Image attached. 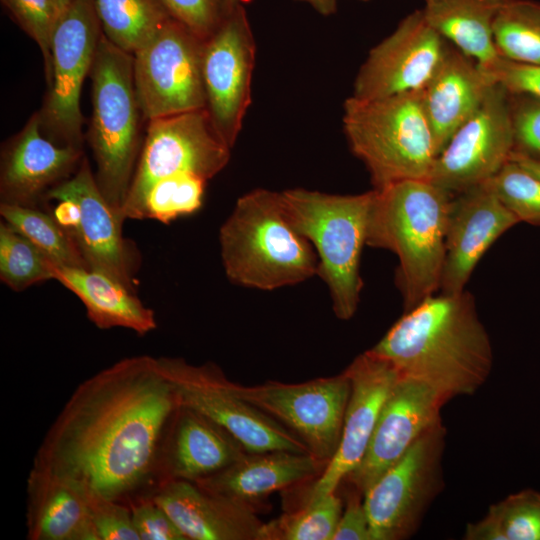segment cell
<instances>
[{
    "label": "cell",
    "instance_id": "obj_24",
    "mask_svg": "<svg viewBox=\"0 0 540 540\" xmlns=\"http://www.w3.org/2000/svg\"><path fill=\"white\" fill-rule=\"evenodd\" d=\"M496 84L487 69L450 44L435 73L420 91L437 155Z\"/></svg>",
    "mask_w": 540,
    "mask_h": 540
},
{
    "label": "cell",
    "instance_id": "obj_12",
    "mask_svg": "<svg viewBox=\"0 0 540 540\" xmlns=\"http://www.w3.org/2000/svg\"><path fill=\"white\" fill-rule=\"evenodd\" d=\"M100 27L94 0H71L55 24L51 89L39 114L47 138L58 145L81 147L80 94L95 59Z\"/></svg>",
    "mask_w": 540,
    "mask_h": 540
},
{
    "label": "cell",
    "instance_id": "obj_1",
    "mask_svg": "<svg viewBox=\"0 0 540 540\" xmlns=\"http://www.w3.org/2000/svg\"><path fill=\"white\" fill-rule=\"evenodd\" d=\"M178 407L158 358H123L75 388L47 430L32 469L130 505L159 484L162 446Z\"/></svg>",
    "mask_w": 540,
    "mask_h": 540
},
{
    "label": "cell",
    "instance_id": "obj_4",
    "mask_svg": "<svg viewBox=\"0 0 540 540\" xmlns=\"http://www.w3.org/2000/svg\"><path fill=\"white\" fill-rule=\"evenodd\" d=\"M219 244L228 279L244 287L274 290L317 274V254L289 222L280 192L241 196L220 228Z\"/></svg>",
    "mask_w": 540,
    "mask_h": 540
},
{
    "label": "cell",
    "instance_id": "obj_6",
    "mask_svg": "<svg viewBox=\"0 0 540 540\" xmlns=\"http://www.w3.org/2000/svg\"><path fill=\"white\" fill-rule=\"evenodd\" d=\"M342 122L350 149L365 164L374 189L430 178L437 151L420 91L373 100L351 96Z\"/></svg>",
    "mask_w": 540,
    "mask_h": 540
},
{
    "label": "cell",
    "instance_id": "obj_31",
    "mask_svg": "<svg viewBox=\"0 0 540 540\" xmlns=\"http://www.w3.org/2000/svg\"><path fill=\"white\" fill-rule=\"evenodd\" d=\"M2 221L37 246L56 266L88 268L72 237L48 209L0 203Z\"/></svg>",
    "mask_w": 540,
    "mask_h": 540
},
{
    "label": "cell",
    "instance_id": "obj_2",
    "mask_svg": "<svg viewBox=\"0 0 540 540\" xmlns=\"http://www.w3.org/2000/svg\"><path fill=\"white\" fill-rule=\"evenodd\" d=\"M369 351L400 375L427 384L446 402L473 395L493 367L489 335L474 297L465 290L427 297L405 311Z\"/></svg>",
    "mask_w": 540,
    "mask_h": 540
},
{
    "label": "cell",
    "instance_id": "obj_15",
    "mask_svg": "<svg viewBox=\"0 0 540 540\" xmlns=\"http://www.w3.org/2000/svg\"><path fill=\"white\" fill-rule=\"evenodd\" d=\"M255 42L245 10L238 4L225 12L203 41L202 77L212 124L232 148L251 103Z\"/></svg>",
    "mask_w": 540,
    "mask_h": 540
},
{
    "label": "cell",
    "instance_id": "obj_11",
    "mask_svg": "<svg viewBox=\"0 0 540 540\" xmlns=\"http://www.w3.org/2000/svg\"><path fill=\"white\" fill-rule=\"evenodd\" d=\"M203 41L173 16L134 55V82L148 121L205 109Z\"/></svg>",
    "mask_w": 540,
    "mask_h": 540
},
{
    "label": "cell",
    "instance_id": "obj_32",
    "mask_svg": "<svg viewBox=\"0 0 540 540\" xmlns=\"http://www.w3.org/2000/svg\"><path fill=\"white\" fill-rule=\"evenodd\" d=\"M343 511L337 491L264 523L262 540H332Z\"/></svg>",
    "mask_w": 540,
    "mask_h": 540
},
{
    "label": "cell",
    "instance_id": "obj_19",
    "mask_svg": "<svg viewBox=\"0 0 540 540\" xmlns=\"http://www.w3.org/2000/svg\"><path fill=\"white\" fill-rule=\"evenodd\" d=\"M445 403L427 384L400 375L362 461L345 481L364 494L425 432L442 423L440 411Z\"/></svg>",
    "mask_w": 540,
    "mask_h": 540
},
{
    "label": "cell",
    "instance_id": "obj_41",
    "mask_svg": "<svg viewBox=\"0 0 540 540\" xmlns=\"http://www.w3.org/2000/svg\"><path fill=\"white\" fill-rule=\"evenodd\" d=\"M170 14L201 40L218 27L225 13L223 0H161Z\"/></svg>",
    "mask_w": 540,
    "mask_h": 540
},
{
    "label": "cell",
    "instance_id": "obj_8",
    "mask_svg": "<svg viewBox=\"0 0 540 540\" xmlns=\"http://www.w3.org/2000/svg\"><path fill=\"white\" fill-rule=\"evenodd\" d=\"M230 149L216 132L206 108L150 120L123 218L142 220L147 193L165 177L190 173L211 179L227 165Z\"/></svg>",
    "mask_w": 540,
    "mask_h": 540
},
{
    "label": "cell",
    "instance_id": "obj_42",
    "mask_svg": "<svg viewBox=\"0 0 540 540\" xmlns=\"http://www.w3.org/2000/svg\"><path fill=\"white\" fill-rule=\"evenodd\" d=\"M484 68L509 93L528 94L540 99V66L521 64L499 57Z\"/></svg>",
    "mask_w": 540,
    "mask_h": 540
},
{
    "label": "cell",
    "instance_id": "obj_23",
    "mask_svg": "<svg viewBox=\"0 0 540 540\" xmlns=\"http://www.w3.org/2000/svg\"><path fill=\"white\" fill-rule=\"evenodd\" d=\"M245 453L221 426L179 405L162 446L159 484L168 480L197 482L225 469Z\"/></svg>",
    "mask_w": 540,
    "mask_h": 540
},
{
    "label": "cell",
    "instance_id": "obj_35",
    "mask_svg": "<svg viewBox=\"0 0 540 540\" xmlns=\"http://www.w3.org/2000/svg\"><path fill=\"white\" fill-rule=\"evenodd\" d=\"M485 184L519 222L540 225V178L509 160Z\"/></svg>",
    "mask_w": 540,
    "mask_h": 540
},
{
    "label": "cell",
    "instance_id": "obj_25",
    "mask_svg": "<svg viewBox=\"0 0 540 540\" xmlns=\"http://www.w3.org/2000/svg\"><path fill=\"white\" fill-rule=\"evenodd\" d=\"M325 466V462L310 453L246 452L225 469L195 483L255 511L257 503L271 493L316 477Z\"/></svg>",
    "mask_w": 540,
    "mask_h": 540
},
{
    "label": "cell",
    "instance_id": "obj_38",
    "mask_svg": "<svg viewBox=\"0 0 540 540\" xmlns=\"http://www.w3.org/2000/svg\"><path fill=\"white\" fill-rule=\"evenodd\" d=\"M515 152L540 160V99L510 93Z\"/></svg>",
    "mask_w": 540,
    "mask_h": 540
},
{
    "label": "cell",
    "instance_id": "obj_47",
    "mask_svg": "<svg viewBox=\"0 0 540 540\" xmlns=\"http://www.w3.org/2000/svg\"><path fill=\"white\" fill-rule=\"evenodd\" d=\"M238 5V0H223V7L225 12L233 9Z\"/></svg>",
    "mask_w": 540,
    "mask_h": 540
},
{
    "label": "cell",
    "instance_id": "obj_34",
    "mask_svg": "<svg viewBox=\"0 0 540 540\" xmlns=\"http://www.w3.org/2000/svg\"><path fill=\"white\" fill-rule=\"evenodd\" d=\"M206 182L204 178L190 173L174 174L159 180L147 193L142 219L169 223L195 213L202 206Z\"/></svg>",
    "mask_w": 540,
    "mask_h": 540
},
{
    "label": "cell",
    "instance_id": "obj_17",
    "mask_svg": "<svg viewBox=\"0 0 540 540\" xmlns=\"http://www.w3.org/2000/svg\"><path fill=\"white\" fill-rule=\"evenodd\" d=\"M68 198L79 207V219L69 232L87 266L135 292L139 257L132 242L122 234L123 220L102 195L88 160L47 194V202Z\"/></svg>",
    "mask_w": 540,
    "mask_h": 540
},
{
    "label": "cell",
    "instance_id": "obj_10",
    "mask_svg": "<svg viewBox=\"0 0 540 540\" xmlns=\"http://www.w3.org/2000/svg\"><path fill=\"white\" fill-rule=\"evenodd\" d=\"M446 429L425 432L364 494L372 540L412 536L442 489Z\"/></svg>",
    "mask_w": 540,
    "mask_h": 540
},
{
    "label": "cell",
    "instance_id": "obj_46",
    "mask_svg": "<svg viewBox=\"0 0 540 540\" xmlns=\"http://www.w3.org/2000/svg\"><path fill=\"white\" fill-rule=\"evenodd\" d=\"M58 9L59 13H61L71 2V0H52Z\"/></svg>",
    "mask_w": 540,
    "mask_h": 540
},
{
    "label": "cell",
    "instance_id": "obj_44",
    "mask_svg": "<svg viewBox=\"0 0 540 540\" xmlns=\"http://www.w3.org/2000/svg\"><path fill=\"white\" fill-rule=\"evenodd\" d=\"M510 159L540 178V160L515 151H513Z\"/></svg>",
    "mask_w": 540,
    "mask_h": 540
},
{
    "label": "cell",
    "instance_id": "obj_14",
    "mask_svg": "<svg viewBox=\"0 0 540 540\" xmlns=\"http://www.w3.org/2000/svg\"><path fill=\"white\" fill-rule=\"evenodd\" d=\"M514 149L510 93L497 83L437 155L429 180L462 193L492 178Z\"/></svg>",
    "mask_w": 540,
    "mask_h": 540
},
{
    "label": "cell",
    "instance_id": "obj_43",
    "mask_svg": "<svg viewBox=\"0 0 540 540\" xmlns=\"http://www.w3.org/2000/svg\"><path fill=\"white\" fill-rule=\"evenodd\" d=\"M352 488L332 540H372L363 494Z\"/></svg>",
    "mask_w": 540,
    "mask_h": 540
},
{
    "label": "cell",
    "instance_id": "obj_40",
    "mask_svg": "<svg viewBox=\"0 0 540 540\" xmlns=\"http://www.w3.org/2000/svg\"><path fill=\"white\" fill-rule=\"evenodd\" d=\"M129 506L140 540H187L169 514L150 495L136 499Z\"/></svg>",
    "mask_w": 540,
    "mask_h": 540
},
{
    "label": "cell",
    "instance_id": "obj_22",
    "mask_svg": "<svg viewBox=\"0 0 540 540\" xmlns=\"http://www.w3.org/2000/svg\"><path fill=\"white\" fill-rule=\"evenodd\" d=\"M190 540H262L255 511L215 495L195 482L168 480L150 494Z\"/></svg>",
    "mask_w": 540,
    "mask_h": 540
},
{
    "label": "cell",
    "instance_id": "obj_37",
    "mask_svg": "<svg viewBox=\"0 0 540 540\" xmlns=\"http://www.w3.org/2000/svg\"><path fill=\"white\" fill-rule=\"evenodd\" d=\"M20 27L38 44L51 75V38L60 15L52 0H1Z\"/></svg>",
    "mask_w": 540,
    "mask_h": 540
},
{
    "label": "cell",
    "instance_id": "obj_18",
    "mask_svg": "<svg viewBox=\"0 0 540 540\" xmlns=\"http://www.w3.org/2000/svg\"><path fill=\"white\" fill-rule=\"evenodd\" d=\"M350 395L339 446L317 479L310 485L304 502L334 493L362 461L381 409L400 374L387 360L366 351L345 370Z\"/></svg>",
    "mask_w": 540,
    "mask_h": 540
},
{
    "label": "cell",
    "instance_id": "obj_7",
    "mask_svg": "<svg viewBox=\"0 0 540 540\" xmlns=\"http://www.w3.org/2000/svg\"><path fill=\"white\" fill-rule=\"evenodd\" d=\"M134 57L102 33L91 68L92 122L89 142L97 185L116 214L122 210L140 155Z\"/></svg>",
    "mask_w": 540,
    "mask_h": 540
},
{
    "label": "cell",
    "instance_id": "obj_33",
    "mask_svg": "<svg viewBox=\"0 0 540 540\" xmlns=\"http://www.w3.org/2000/svg\"><path fill=\"white\" fill-rule=\"evenodd\" d=\"M55 264L31 241L4 221L0 223V279L10 289L23 291L54 279Z\"/></svg>",
    "mask_w": 540,
    "mask_h": 540
},
{
    "label": "cell",
    "instance_id": "obj_39",
    "mask_svg": "<svg viewBox=\"0 0 540 540\" xmlns=\"http://www.w3.org/2000/svg\"><path fill=\"white\" fill-rule=\"evenodd\" d=\"M91 516L96 540H140L125 503L91 495Z\"/></svg>",
    "mask_w": 540,
    "mask_h": 540
},
{
    "label": "cell",
    "instance_id": "obj_13",
    "mask_svg": "<svg viewBox=\"0 0 540 540\" xmlns=\"http://www.w3.org/2000/svg\"><path fill=\"white\" fill-rule=\"evenodd\" d=\"M231 388L244 401L294 433L319 460L327 464L334 456L351 388L345 371L297 384L269 381L242 386L231 381Z\"/></svg>",
    "mask_w": 540,
    "mask_h": 540
},
{
    "label": "cell",
    "instance_id": "obj_3",
    "mask_svg": "<svg viewBox=\"0 0 540 540\" xmlns=\"http://www.w3.org/2000/svg\"><path fill=\"white\" fill-rule=\"evenodd\" d=\"M373 190L366 245L397 256L396 283L408 311L440 289L454 194L429 179Z\"/></svg>",
    "mask_w": 540,
    "mask_h": 540
},
{
    "label": "cell",
    "instance_id": "obj_45",
    "mask_svg": "<svg viewBox=\"0 0 540 540\" xmlns=\"http://www.w3.org/2000/svg\"><path fill=\"white\" fill-rule=\"evenodd\" d=\"M309 3L317 12L329 15L335 12L336 0H299Z\"/></svg>",
    "mask_w": 540,
    "mask_h": 540
},
{
    "label": "cell",
    "instance_id": "obj_5",
    "mask_svg": "<svg viewBox=\"0 0 540 540\" xmlns=\"http://www.w3.org/2000/svg\"><path fill=\"white\" fill-rule=\"evenodd\" d=\"M280 196L291 225L316 249V275L329 289L335 315L341 320L351 319L363 288L360 258L374 190L335 195L295 188L280 192Z\"/></svg>",
    "mask_w": 540,
    "mask_h": 540
},
{
    "label": "cell",
    "instance_id": "obj_26",
    "mask_svg": "<svg viewBox=\"0 0 540 540\" xmlns=\"http://www.w3.org/2000/svg\"><path fill=\"white\" fill-rule=\"evenodd\" d=\"M27 539L96 540L91 495L79 485L31 469L27 479Z\"/></svg>",
    "mask_w": 540,
    "mask_h": 540
},
{
    "label": "cell",
    "instance_id": "obj_29",
    "mask_svg": "<svg viewBox=\"0 0 540 540\" xmlns=\"http://www.w3.org/2000/svg\"><path fill=\"white\" fill-rule=\"evenodd\" d=\"M107 39L134 55L172 15L161 0H94Z\"/></svg>",
    "mask_w": 540,
    "mask_h": 540
},
{
    "label": "cell",
    "instance_id": "obj_9",
    "mask_svg": "<svg viewBox=\"0 0 540 540\" xmlns=\"http://www.w3.org/2000/svg\"><path fill=\"white\" fill-rule=\"evenodd\" d=\"M158 362L179 405L221 426L247 453L276 450L310 453L294 433L240 398L215 364L193 365L175 357H159Z\"/></svg>",
    "mask_w": 540,
    "mask_h": 540
},
{
    "label": "cell",
    "instance_id": "obj_21",
    "mask_svg": "<svg viewBox=\"0 0 540 540\" xmlns=\"http://www.w3.org/2000/svg\"><path fill=\"white\" fill-rule=\"evenodd\" d=\"M517 223L516 216L485 184L455 194L448 217L440 292L464 291L485 252Z\"/></svg>",
    "mask_w": 540,
    "mask_h": 540
},
{
    "label": "cell",
    "instance_id": "obj_30",
    "mask_svg": "<svg viewBox=\"0 0 540 540\" xmlns=\"http://www.w3.org/2000/svg\"><path fill=\"white\" fill-rule=\"evenodd\" d=\"M493 36L500 57L540 66V3L504 0L495 19Z\"/></svg>",
    "mask_w": 540,
    "mask_h": 540
},
{
    "label": "cell",
    "instance_id": "obj_28",
    "mask_svg": "<svg viewBox=\"0 0 540 540\" xmlns=\"http://www.w3.org/2000/svg\"><path fill=\"white\" fill-rule=\"evenodd\" d=\"M427 22L452 46L488 67L500 56L493 28L504 0H426Z\"/></svg>",
    "mask_w": 540,
    "mask_h": 540
},
{
    "label": "cell",
    "instance_id": "obj_16",
    "mask_svg": "<svg viewBox=\"0 0 540 540\" xmlns=\"http://www.w3.org/2000/svg\"><path fill=\"white\" fill-rule=\"evenodd\" d=\"M449 46L427 22L423 10L412 12L369 52L357 73L352 96L373 100L421 91Z\"/></svg>",
    "mask_w": 540,
    "mask_h": 540
},
{
    "label": "cell",
    "instance_id": "obj_27",
    "mask_svg": "<svg viewBox=\"0 0 540 540\" xmlns=\"http://www.w3.org/2000/svg\"><path fill=\"white\" fill-rule=\"evenodd\" d=\"M54 280L76 295L89 320L100 329L127 328L145 335L157 328L155 314L113 278L87 268L54 266Z\"/></svg>",
    "mask_w": 540,
    "mask_h": 540
},
{
    "label": "cell",
    "instance_id": "obj_48",
    "mask_svg": "<svg viewBox=\"0 0 540 540\" xmlns=\"http://www.w3.org/2000/svg\"><path fill=\"white\" fill-rule=\"evenodd\" d=\"M426 1V0H425Z\"/></svg>",
    "mask_w": 540,
    "mask_h": 540
},
{
    "label": "cell",
    "instance_id": "obj_20",
    "mask_svg": "<svg viewBox=\"0 0 540 540\" xmlns=\"http://www.w3.org/2000/svg\"><path fill=\"white\" fill-rule=\"evenodd\" d=\"M82 159L81 147L44 137L40 114H34L2 151L1 203L47 209L48 192L69 178Z\"/></svg>",
    "mask_w": 540,
    "mask_h": 540
},
{
    "label": "cell",
    "instance_id": "obj_36",
    "mask_svg": "<svg viewBox=\"0 0 540 540\" xmlns=\"http://www.w3.org/2000/svg\"><path fill=\"white\" fill-rule=\"evenodd\" d=\"M486 516L501 540H540V492L524 489L492 504Z\"/></svg>",
    "mask_w": 540,
    "mask_h": 540
}]
</instances>
